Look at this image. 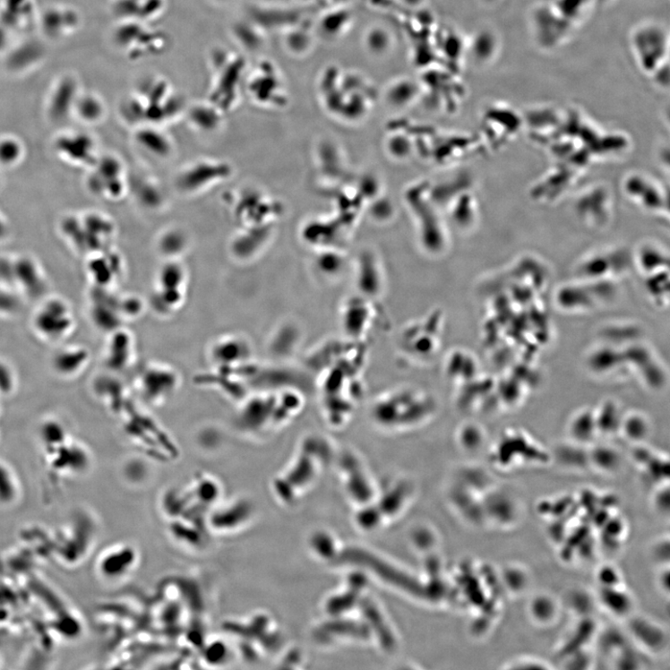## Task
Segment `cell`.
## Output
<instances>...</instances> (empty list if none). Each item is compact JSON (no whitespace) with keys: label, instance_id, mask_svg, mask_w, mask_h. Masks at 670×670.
I'll use <instances>...</instances> for the list:
<instances>
[{"label":"cell","instance_id":"1","mask_svg":"<svg viewBox=\"0 0 670 670\" xmlns=\"http://www.w3.org/2000/svg\"><path fill=\"white\" fill-rule=\"evenodd\" d=\"M32 325L40 339L59 342L74 331L76 320L68 305L61 300H51L37 310Z\"/></svg>","mask_w":670,"mask_h":670},{"label":"cell","instance_id":"2","mask_svg":"<svg viewBox=\"0 0 670 670\" xmlns=\"http://www.w3.org/2000/svg\"><path fill=\"white\" fill-rule=\"evenodd\" d=\"M254 514V507L248 499L236 498L213 507L208 513L207 525L215 534L229 536L245 530Z\"/></svg>","mask_w":670,"mask_h":670},{"label":"cell","instance_id":"3","mask_svg":"<svg viewBox=\"0 0 670 670\" xmlns=\"http://www.w3.org/2000/svg\"><path fill=\"white\" fill-rule=\"evenodd\" d=\"M625 193L627 195L643 210L659 213L663 212L664 206H667L666 194L661 185L649 176L644 175H632L625 180Z\"/></svg>","mask_w":670,"mask_h":670},{"label":"cell","instance_id":"4","mask_svg":"<svg viewBox=\"0 0 670 670\" xmlns=\"http://www.w3.org/2000/svg\"><path fill=\"white\" fill-rule=\"evenodd\" d=\"M491 523L499 529L515 528L521 518L520 502L506 491H493L485 504V514Z\"/></svg>","mask_w":670,"mask_h":670},{"label":"cell","instance_id":"5","mask_svg":"<svg viewBox=\"0 0 670 670\" xmlns=\"http://www.w3.org/2000/svg\"><path fill=\"white\" fill-rule=\"evenodd\" d=\"M629 632L639 648L650 654H660L667 648V632L649 617H632L629 622Z\"/></svg>","mask_w":670,"mask_h":670},{"label":"cell","instance_id":"6","mask_svg":"<svg viewBox=\"0 0 670 670\" xmlns=\"http://www.w3.org/2000/svg\"><path fill=\"white\" fill-rule=\"evenodd\" d=\"M597 605H599L609 614L618 617L631 615L634 601L633 597L623 585L601 588L595 595Z\"/></svg>","mask_w":670,"mask_h":670},{"label":"cell","instance_id":"7","mask_svg":"<svg viewBox=\"0 0 670 670\" xmlns=\"http://www.w3.org/2000/svg\"><path fill=\"white\" fill-rule=\"evenodd\" d=\"M90 361L89 351L81 346H69L59 349L54 356L52 366L63 377L81 374Z\"/></svg>","mask_w":670,"mask_h":670},{"label":"cell","instance_id":"8","mask_svg":"<svg viewBox=\"0 0 670 670\" xmlns=\"http://www.w3.org/2000/svg\"><path fill=\"white\" fill-rule=\"evenodd\" d=\"M562 610V604L553 595L538 593L535 595L528 605V615L538 627H549L558 620Z\"/></svg>","mask_w":670,"mask_h":670},{"label":"cell","instance_id":"9","mask_svg":"<svg viewBox=\"0 0 670 670\" xmlns=\"http://www.w3.org/2000/svg\"><path fill=\"white\" fill-rule=\"evenodd\" d=\"M499 580L502 587L513 596L523 594L531 583L528 569L518 563H511L502 568Z\"/></svg>","mask_w":670,"mask_h":670},{"label":"cell","instance_id":"10","mask_svg":"<svg viewBox=\"0 0 670 670\" xmlns=\"http://www.w3.org/2000/svg\"><path fill=\"white\" fill-rule=\"evenodd\" d=\"M569 434L577 444L589 443L597 434L595 412L581 411L570 421Z\"/></svg>","mask_w":670,"mask_h":670},{"label":"cell","instance_id":"11","mask_svg":"<svg viewBox=\"0 0 670 670\" xmlns=\"http://www.w3.org/2000/svg\"><path fill=\"white\" fill-rule=\"evenodd\" d=\"M640 270L646 274L658 272L668 269V256L664 250L655 244L643 245L636 256Z\"/></svg>","mask_w":670,"mask_h":670},{"label":"cell","instance_id":"12","mask_svg":"<svg viewBox=\"0 0 670 670\" xmlns=\"http://www.w3.org/2000/svg\"><path fill=\"white\" fill-rule=\"evenodd\" d=\"M39 438L47 451H53L70 440L67 427L61 421L44 420L39 430Z\"/></svg>","mask_w":670,"mask_h":670},{"label":"cell","instance_id":"13","mask_svg":"<svg viewBox=\"0 0 670 670\" xmlns=\"http://www.w3.org/2000/svg\"><path fill=\"white\" fill-rule=\"evenodd\" d=\"M588 463L597 471L613 474L618 471L622 460L620 453L612 446H597L588 452Z\"/></svg>","mask_w":670,"mask_h":670},{"label":"cell","instance_id":"14","mask_svg":"<svg viewBox=\"0 0 670 670\" xmlns=\"http://www.w3.org/2000/svg\"><path fill=\"white\" fill-rule=\"evenodd\" d=\"M619 430L629 441L640 442L649 436L650 423L642 414L631 413L623 417Z\"/></svg>","mask_w":670,"mask_h":670},{"label":"cell","instance_id":"15","mask_svg":"<svg viewBox=\"0 0 670 670\" xmlns=\"http://www.w3.org/2000/svg\"><path fill=\"white\" fill-rule=\"evenodd\" d=\"M595 417L599 434L604 430L606 434H612L614 430H619L622 419H623V416L620 415L618 407L614 402L603 405L600 412L595 411Z\"/></svg>","mask_w":670,"mask_h":670},{"label":"cell","instance_id":"16","mask_svg":"<svg viewBox=\"0 0 670 670\" xmlns=\"http://www.w3.org/2000/svg\"><path fill=\"white\" fill-rule=\"evenodd\" d=\"M589 595L583 590L572 591L568 596V606L571 612L576 614L580 618L589 617L590 611L594 604L597 605L596 597L592 601Z\"/></svg>","mask_w":670,"mask_h":670},{"label":"cell","instance_id":"17","mask_svg":"<svg viewBox=\"0 0 670 670\" xmlns=\"http://www.w3.org/2000/svg\"><path fill=\"white\" fill-rule=\"evenodd\" d=\"M596 580L601 588L623 585L618 569L611 564L602 565L596 573Z\"/></svg>","mask_w":670,"mask_h":670},{"label":"cell","instance_id":"18","mask_svg":"<svg viewBox=\"0 0 670 670\" xmlns=\"http://www.w3.org/2000/svg\"><path fill=\"white\" fill-rule=\"evenodd\" d=\"M16 374L6 363L0 361V397L8 396L16 388Z\"/></svg>","mask_w":670,"mask_h":670},{"label":"cell","instance_id":"19","mask_svg":"<svg viewBox=\"0 0 670 670\" xmlns=\"http://www.w3.org/2000/svg\"><path fill=\"white\" fill-rule=\"evenodd\" d=\"M652 505L656 512L661 516L668 517L670 499L668 484L661 485L654 494Z\"/></svg>","mask_w":670,"mask_h":670},{"label":"cell","instance_id":"20","mask_svg":"<svg viewBox=\"0 0 670 670\" xmlns=\"http://www.w3.org/2000/svg\"><path fill=\"white\" fill-rule=\"evenodd\" d=\"M651 555L661 567L669 564V537L668 536L657 539L652 548Z\"/></svg>","mask_w":670,"mask_h":670},{"label":"cell","instance_id":"21","mask_svg":"<svg viewBox=\"0 0 670 670\" xmlns=\"http://www.w3.org/2000/svg\"><path fill=\"white\" fill-rule=\"evenodd\" d=\"M553 667L550 665H545V662L534 657H520L506 665L505 668L508 669H544Z\"/></svg>","mask_w":670,"mask_h":670},{"label":"cell","instance_id":"22","mask_svg":"<svg viewBox=\"0 0 670 670\" xmlns=\"http://www.w3.org/2000/svg\"><path fill=\"white\" fill-rule=\"evenodd\" d=\"M657 585L660 589L663 590V592H666V595L669 593V569L667 566H663L659 576L657 578Z\"/></svg>","mask_w":670,"mask_h":670},{"label":"cell","instance_id":"23","mask_svg":"<svg viewBox=\"0 0 670 670\" xmlns=\"http://www.w3.org/2000/svg\"><path fill=\"white\" fill-rule=\"evenodd\" d=\"M0 399H2V397H0Z\"/></svg>","mask_w":670,"mask_h":670}]
</instances>
